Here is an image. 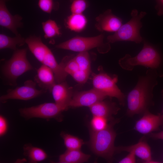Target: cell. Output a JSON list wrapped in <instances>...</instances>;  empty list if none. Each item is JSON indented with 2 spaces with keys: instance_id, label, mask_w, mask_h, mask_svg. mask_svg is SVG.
Returning <instances> with one entry per match:
<instances>
[{
  "instance_id": "cell-5",
  "label": "cell",
  "mask_w": 163,
  "mask_h": 163,
  "mask_svg": "<svg viewBox=\"0 0 163 163\" xmlns=\"http://www.w3.org/2000/svg\"><path fill=\"white\" fill-rule=\"evenodd\" d=\"M146 14V12L143 11L139 14L137 10L133 9L131 13L132 17L130 20L122 24L113 35L108 36L107 37L108 42L130 41L136 43H141L143 39L140 32L142 26L141 20Z\"/></svg>"
},
{
  "instance_id": "cell-22",
  "label": "cell",
  "mask_w": 163,
  "mask_h": 163,
  "mask_svg": "<svg viewBox=\"0 0 163 163\" xmlns=\"http://www.w3.org/2000/svg\"><path fill=\"white\" fill-rule=\"evenodd\" d=\"M87 24V19L83 14L72 13L68 17L66 22V27L68 29L77 32L83 30Z\"/></svg>"
},
{
  "instance_id": "cell-30",
  "label": "cell",
  "mask_w": 163,
  "mask_h": 163,
  "mask_svg": "<svg viewBox=\"0 0 163 163\" xmlns=\"http://www.w3.org/2000/svg\"><path fill=\"white\" fill-rule=\"evenodd\" d=\"M90 74V73L79 69L71 76L77 82L84 84L87 81Z\"/></svg>"
},
{
  "instance_id": "cell-14",
  "label": "cell",
  "mask_w": 163,
  "mask_h": 163,
  "mask_svg": "<svg viewBox=\"0 0 163 163\" xmlns=\"http://www.w3.org/2000/svg\"><path fill=\"white\" fill-rule=\"evenodd\" d=\"M51 92L56 104L65 110L68 108L74 93L72 88L69 87L66 82L56 84Z\"/></svg>"
},
{
  "instance_id": "cell-4",
  "label": "cell",
  "mask_w": 163,
  "mask_h": 163,
  "mask_svg": "<svg viewBox=\"0 0 163 163\" xmlns=\"http://www.w3.org/2000/svg\"><path fill=\"white\" fill-rule=\"evenodd\" d=\"M115 123L108 124L105 129L99 131H91L90 144L91 150L97 155L110 161L116 147L114 142L116 133L113 129Z\"/></svg>"
},
{
  "instance_id": "cell-20",
  "label": "cell",
  "mask_w": 163,
  "mask_h": 163,
  "mask_svg": "<svg viewBox=\"0 0 163 163\" xmlns=\"http://www.w3.org/2000/svg\"><path fill=\"white\" fill-rule=\"evenodd\" d=\"M90 157L80 149L69 150L59 156V162L60 163H79L86 162Z\"/></svg>"
},
{
  "instance_id": "cell-21",
  "label": "cell",
  "mask_w": 163,
  "mask_h": 163,
  "mask_svg": "<svg viewBox=\"0 0 163 163\" xmlns=\"http://www.w3.org/2000/svg\"><path fill=\"white\" fill-rule=\"evenodd\" d=\"M24 155L27 157L30 162L37 163L45 160L47 155L43 149L32 145L30 144L23 146Z\"/></svg>"
},
{
  "instance_id": "cell-28",
  "label": "cell",
  "mask_w": 163,
  "mask_h": 163,
  "mask_svg": "<svg viewBox=\"0 0 163 163\" xmlns=\"http://www.w3.org/2000/svg\"><path fill=\"white\" fill-rule=\"evenodd\" d=\"M70 7L72 13L82 14L88 6L86 0H70Z\"/></svg>"
},
{
  "instance_id": "cell-24",
  "label": "cell",
  "mask_w": 163,
  "mask_h": 163,
  "mask_svg": "<svg viewBox=\"0 0 163 163\" xmlns=\"http://www.w3.org/2000/svg\"><path fill=\"white\" fill-rule=\"evenodd\" d=\"M42 25L45 38H51L61 34L60 28L54 21L49 19L43 22Z\"/></svg>"
},
{
  "instance_id": "cell-27",
  "label": "cell",
  "mask_w": 163,
  "mask_h": 163,
  "mask_svg": "<svg viewBox=\"0 0 163 163\" xmlns=\"http://www.w3.org/2000/svg\"><path fill=\"white\" fill-rule=\"evenodd\" d=\"M108 120L104 117L93 116L90 122L91 130L99 131L105 129L108 125Z\"/></svg>"
},
{
  "instance_id": "cell-2",
  "label": "cell",
  "mask_w": 163,
  "mask_h": 163,
  "mask_svg": "<svg viewBox=\"0 0 163 163\" xmlns=\"http://www.w3.org/2000/svg\"><path fill=\"white\" fill-rule=\"evenodd\" d=\"M118 63L126 71H132L135 67L140 66L158 72L163 65V59L155 47L144 41L143 47L137 55L132 57L126 54L119 60Z\"/></svg>"
},
{
  "instance_id": "cell-9",
  "label": "cell",
  "mask_w": 163,
  "mask_h": 163,
  "mask_svg": "<svg viewBox=\"0 0 163 163\" xmlns=\"http://www.w3.org/2000/svg\"><path fill=\"white\" fill-rule=\"evenodd\" d=\"M46 91L43 89H37L36 82L28 80L24 82L23 86L8 90L6 94L1 96L0 100L3 103L10 99L28 100L36 97Z\"/></svg>"
},
{
  "instance_id": "cell-1",
  "label": "cell",
  "mask_w": 163,
  "mask_h": 163,
  "mask_svg": "<svg viewBox=\"0 0 163 163\" xmlns=\"http://www.w3.org/2000/svg\"><path fill=\"white\" fill-rule=\"evenodd\" d=\"M159 76L157 71L149 69L144 75L139 77L136 85L127 96L128 116L144 113L153 104V90Z\"/></svg>"
},
{
  "instance_id": "cell-32",
  "label": "cell",
  "mask_w": 163,
  "mask_h": 163,
  "mask_svg": "<svg viewBox=\"0 0 163 163\" xmlns=\"http://www.w3.org/2000/svg\"><path fill=\"white\" fill-rule=\"evenodd\" d=\"M129 154L120 160L119 163H135L136 162V155L133 151L129 152Z\"/></svg>"
},
{
  "instance_id": "cell-8",
  "label": "cell",
  "mask_w": 163,
  "mask_h": 163,
  "mask_svg": "<svg viewBox=\"0 0 163 163\" xmlns=\"http://www.w3.org/2000/svg\"><path fill=\"white\" fill-rule=\"evenodd\" d=\"M66 110L62 107L55 103H45L28 107L20 108L21 115L26 119L40 118L46 119H59L61 112Z\"/></svg>"
},
{
  "instance_id": "cell-13",
  "label": "cell",
  "mask_w": 163,
  "mask_h": 163,
  "mask_svg": "<svg viewBox=\"0 0 163 163\" xmlns=\"http://www.w3.org/2000/svg\"><path fill=\"white\" fill-rule=\"evenodd\" d=\"M96 28L101 32H115L122 25V19L109 9L96 18Z\"/></svg>"
},
{
  "instance_id": "cell-3",
  "label": "cell",
  "mask_w": 163,
  "mask_h": 163,
  "mask_svg": "<svg viewBox=\"0 0 163 163\" xmlns=\"http://www.w3.org/2000/svg\"><path fill=\"white\" fill-rule=\"evenodd\" d=\"M27 52L26 49H17L2 66V73L8 85H16L17 80L20 76L34 69L27 58Z\"/></svg>"
},
{
  "instance_id": "cell-25",
  "label": "cell",
  "mask_w": 163,
  "mask_h": 163,
  "mask_svg": "<svg viewBox=\"0 0 163 163\" xmlns=\"http://www.w3.org/2000/svg\"><path fill=\"white\" fill-rule=\"evenodd\" d=\"M60 135L63 139L64 145L67 149H80L84 143L82 139L70 134L62 132Z\"/></svg>"
},
{
  "instance_id": "cell-11",
  "label": "cell",
  "mask_w": 163,
  "mask_h": 163,
  "mask_svg": "<svg viewBox=\"0 0 163 163\" xmlns=\"http://www.w3.org/2000/svg\"><path fill=\"white\" fill-rule=\"evenodd\" d=\"M143 113V116L136 121L134 127L139 133L143 134H149L163 126V116L162 114H154L148 110Z\"/></svg>"
},
{
  "instance_id": "cell-6",
  "label": "cell",
  "mask_w": 163,
  "mask_h": 163,
  "mask_svg": "<svg viewBox=\"0 0 163 163\" xmlns=\"http://www.w3.org/2000/svg\"><path fill=\"white\" fill-rule=\"evenodd\" d=\"M104 35L101 34L92 37H76L56 46V48L79 52L87 51L99 48L102 53L108 52L110 49V43H104Z\"/></svg>"
},
{
  "instance_id": "cell-26",
  "label": "cell",
  "mask_w": 163,
  "mask_h": 163,
  "mask_svg": "<svg viewBox=\"0 0 163 163\" xmlns=\"http://www.w3.org/2000/svg\"><path fill=\"white\" fill-rule=\"evenodd\" d=\"M74 58L80 69L91 73V61L87 51L79 52Z\"/></svg>"
},
{
  "instance_id": "cell-23",
  "label": "cell",
  "mask_w": 163,
  "mask_h": 163,
  "mask_svg": "<svg viewBox=\"0 0 163 163\" xmlns=\"http://www.w3.org/2000/svg\"><path fill=\"white\" fill-rule=\"evenodd\" d=\"M25 39L19 34L15 37H11L4 34H0V49H17V46H21L25 43Z\"/></svg>"
},
{
  "instance_id": "cell-10",
  "label": "cell",
  "mask_w": 163,
  "mask_h": 163,
  "mask_svg": "<svg viewBox=\"0 0 163 163\" xmlns=\"http://www.w3.org/2000/svg\"><path fill=\"white\" fill-rule=\"evenodd\" d=\"M107 97L104 93L93 88L88 91L77 92L74 94L69 107H76L84 106L89 107Z\"/></svg>"
},
{
  "instance_id": "cell-18",
  "label": "cell",
  "mask_w": 163,
  "mask_h": 163,
  "mask_svg": "<svg viewBox=\"0 0 163 163\" xmlns=\"http://www.w3.org/2000/svg\"><path fill=\"white\" fill-rule=\"evenodd\" d=\"M42 64L50 68L53 72L56 82L60 83L65 81L68 74L61 64H58L51 50L49 48L44 57Z\"/></svg>"
},
{
  "instance_id": "cell-35",
  "label": "cell",
  "mask_w": 163,
  "mask_h": 163,
  "mask_svg": "<svg viewBox=\"0 0 163 163\" xmlns=\"http://www.w3.org/2000/svg\"><path fill=\"white\" fill-rule=\"evenodd\" d=\"M161 95L162 96V97H163V89H162V90L161 91ZM162 115L163 116V110H162Z\"/></svg>"
},
{
  "instance_id": "cell-12",
  "label": "cell",
  "mask_w": 163,
  "mask_h": 163,
  "mask_svg": "<svg viewBox=\"0 0 163 163\" xmlns=\"http://www.w3.org/2000/svg\"><path fill=\"white\" fill-rule=\"evenodd\" d=\"M9 0H0V25L16 36L19 34L18 29L23 25L22 18L18 14L12 15L10 13L6 5V2Z\"/></svg>"
},
{
  "instance_id": "cell-7",
  "label": "cell",
  "mask_w": 163,
  "mask_h": 163,
  "mask_svg": "<svg viewBox=\"0 0 163 163\" xmlns=\"http://www.w3.org/2000/svg\"><path fill=\"white\" fill-rule=\"evenodd\" d=\"M92 76L93 88L110 98H116L120 105H124L126 96L116 85L118 80L117 75H114L111 76L103 71H101L97 74L93 73Z\"/></svg>"
},
{
  "instance_id": "cell-19",
  "label": "cell",
  "mask_w": 163,
  "mask_h": 163,
  "mask_svg": "<svg viewBox=\"0 0 163 163\" xmlns=\"http://www.w3.org/2000/svg\"><path fill=\"white\" fill-rule=\"evenodd\" d=\"M25 43L35 57L42 63L49 48L43 43L41 37L30 36L26 38Z\"/></svg>"
},
{
  "instance_id": "cell-17",
  "label": "cell",
  "mask_w": 163,
  "mask_h": 163,
  "mask_svg": "<svg viewBox=\"0 0 163 163\" xmlns=\"http://www.w3.org/2000/svg\"><path fill=\"white\" fill-rule=\"evenodd\" d=\"M93 116L103 117L110 119L112 115L116 114L120 109L116 104L111 101L102 100L89 107Z\"/></svg>"
},
{
  "instance_id": "cell-31",
  "label": "cell",
  "mask_w": 163,
  "mask_h": 163,
  "mask_svg": "<svg viewBox=\"0 0 163 163\" xmlns=\"http://www.w3.org/2000/svg\"><path fill=\"white\" fill-rule=\"evenodd\" d=\"M8 124L6 119L2 116H0V136H2L7 132Z\"/></svg>"
},
{
  "instance_id": "cell-33",
  "label": "cell",
  "mask_w": 163,
  "mask_h": 163,
  "mask_svg": "<svg viewBox=\"0 0 163 163\" xmlns=\"http://www.w3.org/2000/svg\"><path fill=\"white\" fill-rule=\"evenodd\" d=\"M157 5L155 8L158 11L157 14L159 16L163 15V0H155Z\"/></svg>"
},
{
  "instance_id": "cell-15",
  "label": "cell",
  "mask_w": 163,
  "mask_h": 163,
  "mask_svg": "<svg viewBox=\"0 0 163 163\" xmlns=\"http://www.w3.org/2000/svg\"><path fill=\"white\" fill-rule=\"evenodd\" d=\"M116 150L128 152L133 151L136 156L145 163H159L153 159L150 146L142 139L140 140L138 143L132 145L116 147Z\"/></svg>"
},
{
  "instance_id": "cell-34",
  "label": "cell",
  "mask_w": 163,
  "mask_h": 163,
  "mask_svg": "<svg viewBox=\"0 0 163 163\" xmlns=\"http://www.w3.org/2000/svg\"><path fill=\"white\" fill-rule=\"evenodd\" d=\"M151 138L155 139L163 140V131L157 133H151L149 134Z\"/></svg>"
},
{
  "instance_id": "cell-29",
  "label": "cell",
  "mask_w": 163,
  "mask_h": 163,
  "mask_svg": "<svg viewBox=\"0 0 163 163\" xmlns=\"http://www.w3.org/2000/svg\"><path fill=\"white\" fill-rule=\"evenodd\" d=\"M38 5L42 11L48 14L51 13L54 8L53 0H38Z\"/></svg>"
},
{
  "instance_id": "cell-16",
  "label": "cell",
  "mask_w": 163,
  "mask_h": 163,
  "mask_svg": "<svg viewBox=\"0 0 163 163\" xmlns=\"http://www.w3.org/2000/svg\"><path fill=\"white\" fill-rule=\"evenodd\" d=\"M35 81L42 89L46 91L48 90L50 92L56 82L53 71L44 64L37 69Z\"/></svg>"
}]
</instances>
